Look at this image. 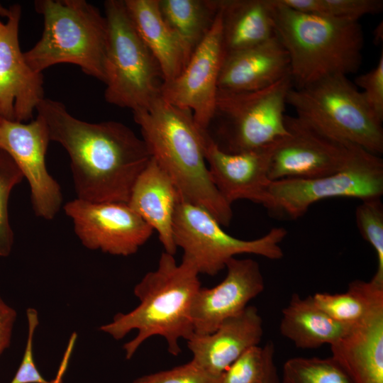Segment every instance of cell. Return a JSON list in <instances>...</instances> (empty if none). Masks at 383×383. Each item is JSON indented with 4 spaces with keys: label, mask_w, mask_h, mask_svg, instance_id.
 <instances>
[{
    "label": "cell",
    "mask_w": 383,
    "mask_h": 383,
    "mask_svg": "<svg viewBox=\"0 0 383 383\" xmlns=\"http://www.w3.org/2000/svg\"><path fill=\"white\" fill-rule=\"evenodd\" d=\"M295 11L357 23L362 16L383 9L382 0H280Z\"/></svg>",
    "instance_id": "83f0119b"
},
{
    "label": "cell",
    "mask_w": 383,
    "mask_h": 383,
    "mask_svg": "<svg viewBox=\"0 0 383 383\" xmlns=\"http://www.w3.org/2000/svg\"><path fill=\"white\" fill-rule=\"evenodd\" d=\"M180 194L161 166L151 159L132 188L128 206L158 234L164 251L174 255L173 226Z\"/></svg>",
    "instance_id": "ffe728a7"
},
{
    "label": "cell",
    "mask_w": 383,
    "mask_h": 383,
    "mask_svg": "<svg viewBox=\"0 0 383 383\" xmlns=\"http://www.w3.org/2000/svg\"><path fill=\"white\" fill-rule=\"evenodd\" d=\"M224 55L275 36L271 0H221Z\"/></svg>",
    "instance_id": "603a6c76"
},
{
    "label": "cell",
    "mask_w": 383,
    "mask_h": 383,
    "mask_svg": "<svg viewBox=\"0 0 383 383\" xmlns=\"http://www.w3.org/2000/svg\"><path fill=\"white\" fill-rule=\"evenodd\" d=\"M223 57L220 8L212 28L181 74L161 86L160 96L170 104L191 111L203 131H206L214 112Z\"/></svg>",
    "instance_id": "5bb4252c"
},
{
    "label": "cell",
    "mask_w": 383,
    "mask_h": 383,
    "mask_svg": "<svg viewBox=\"0 0 383 383\" xmlns=\"http://www.w3.org/2000/svg\"><path fill=\"white\" fill-rule=\"evenodd\" d=\"M50 141L46 124L38 115L29 123L0 118V149L11 156L27 179L35 213L46 220L55 216L62 201L60 187L45 165Z\"/></svg>",
    "instance_id": "4fadbf2b"
},
{
    "label": "cell",
    "mask_w": 383,
    "mask_h": 383,
    "mask_svg": "<svg viewBox=\"0 0 383 383\" xmlns=\"http://www.w3.org/2000/svg\"><path fill=\"white\" fill-rule=\"evenodd\" d=\"M28 336L20 365L10 383H59L46 380L38 371L33 357V339L39 324L38 311L33 308L26 310Z\"/></svg>",
    "instance_id": "d6a6232c"
},
{
    "label": "cell",
    "mask_w": 383,
    "mask_h": 383,
    "mask_svg": "<svg viewBox=\"0 0 383 383\" xmlns=\"http://www.w3.org/2000/svg\"><path fill=\"white\" fill-rule=\"evenodd\" d=\"M138 35L157 60L163 82L178 77L192 52L167 24L158 0H123Z\"/></svg>",
    "instance_id": "7402d4cb"
},
{
    "label": "cell",
    "mask_w": 383,
    "mask_h": 383,
    "mask_svg": "<svg viewBox=\"0 0 383 383\" xmlns=\"http://www.w3.org/2000/svg\"><path fill=\"white\" fill-rule=\"evenodd\" d=\"M34 7L43 18V30L40 40L23 52L28 65L43 73L57 64H73L104 83L105 16L85 0H37Z\"/></svg>",
    "instance_id": "5b68a950"
},
{
    "label": "cell",
    "mask_w": 383,
    "mask_h": 383,
    "mask_svg": "<svg viewBox=\"0 0 383 383\" xmlns=\"http://www.w3.org/2000/svg\"><path fill=\"white\" fill-rule=\"evenodd\" d=\"M267 370V349L254 345L246 350L227 369L221 383H264Z\"/></svg>",
    "instance_id": "4dcf8cb0"
},
{
    "label": "cell",
    "mask_w": 383,
    "mask_h": 383,
    "mask_svg": "<svg viewBox=\"0 0 383 383\" xmlns=\"http://www.w3.org/2000/svg\"><path fill=\"white\" fill-rule=\"evenodd\" d=\"M265 345L267 349V370L264 383H281L274 362V345L269 341Z\"/></svg>",
    "instance_id": "d590c367"
},
{
    "label": "cell",
    "mask_w": 383,
    "mask_h": 383,
    "mask_svg": "<svg viewBox=\"0 0 383 383\" xmlns=\"http://www.w3.org/2000/svg\"><path fill=\"white\" fill-rule=\"evenodd\" d=\"M292 88L288 74L257 91L218 90L206 133L227 153L242 152L274 142L288 134L284 112Z\"/></svg>",
    "instance_id": "ba28073f"
},
{
    "label": "cell",
    "mask_w": 383,
    "mask_h": 383,
    "mask_svg": "<svg viewBox=\"0 0 383 383\" xmlns=\"http://www.w3.org/2000/svg\"><path fill=\"white\" fill-rule=\"evenodd\" d=\"M23 178V175L13 160L0 149V257H7L12 250L13 233L9 218V199L13 188Z\"/></svg>",
    "instance_id": "f546056e"
},
{
    "label": "cell",
    "mask_w": 383,
    "mask_h": 383,
    "mask_svg": "<svg viewBox=\"0 0 383 383\" xmlns=\"http://www.w3.org/2000/svg\"><path fill=\"white\" fill-rule=\"evenodd\" d=\"M16 318V311L0 296V357L11 345Z\"/></svg>",
    "instance_id": "e575fe53"
},
{
    "label": "cell",
    "mask_w": 383,
    "mask_h": 383,
    "mask_svg": "<svg viewBox=\"0 0 383 383\" xmlns=\"http://www.w3.org/2000/svg\"><path fill=\"white\" fill-rule=\"evenodd\" d=\"M221 0H158L162 16L193 53L212 28Z\"/></svg>",
    "instance_id": "d4e9b609"
},
{
    "label": "cell",
    "mask_w": 383,
    "mask_h": 383,
    "mask_svg": "<svg viewBox=\"0 0 383 383\" xmlns=\"http://www.w3.org/2000/svg\"><path fill=\"white\" fill-rule=\"evenodd\" d=\"M205 157L211 178L231 205L245 199L261 204L270 183L269 171L274 143L238 153L221 150L204 131Z\"/></svg>",
    "instance_id": "e0dca14e"
},
{
    "label": "cell",
    "mask_w": 383,
    "mask_h": 383,
    "mask_svg": "<svg viewBox=\"0 0 383 383\" xmlns=\"http://www.w3.org/2000/svg\"><path fill=\"white\" fill-rule=\"evenodd\" d=\"M351 327L330 317L315 304L311 296L304 298L294 293L282 311L279 331L296 348L314 349L331 345Z\"/></svg>",
    "instance_id": "cb8c5ba5"
},
{
    "label": "cell",
    "mask_w": 383,
    "mask_h": 383,
    "mask_svg": "<svg viewBox=\"0 0 383 383\" xmlns=\"http://www.w3.org/2000/svg\"><path fill=\"white\" fill-rule=\"evenodd\" d=\"M383 194V160L357 146L341 170L313 179L271 181L261 204L272 217L296 220L319 201L348 197L360 201Z\"/></svg>",
    "instance_id": "9c48e42d"
},
{
    "label": "cell",
    "mask_w": 383,
    "mask_h": 383,
    "mask_svg": "<svg viewBox=\"0 0 383 383\" xmlns=\"http://www.w3.org/2000/svg\"><path fill=\"white\" fill-rule=\"evenodd\" d=\"M177 248L183 250L182 260L192 263L200 274L214 276L227 262L240 254H253L270 260L283 255L280 243L287 234L285 228H272L254 240H242L223 230L222 226L204 208L180 199L173 226Z\"/></svg>",
    "instance_id": "30bf717a"
},
{
    "label": "cell",
    "mask_w": 383,
    "mask_h": 383,
    "mask_svg": "<svg viewBox=\"0 0 383 383\" xmlns=\"http://www.w3.org/2000/svg\"><path fill=\"white\" fill-rule=\"evenodd\" d=\"M9 13V9L4 7L0 4V16L7 17Z\"/></svg>",
    "instance_id": "74e56055"
},
{
    "label": "cell",
    "mask_w": 383,
    "mask_h": 383,
    "mask_svg": "<svg viewBox=\"0 0 383 383\" xmlns=\"http://www.w3.org/2000/svg\"><path fill=\"white\" fill-rule=\"evenodd\" d=\"M311 297L315 304L333 319L353 326L383 306V284L372 279L368 282L356 279L348 284L345 292H318Z\"/></svg>",
    "instance_id": "484cf974"
},
{
    "label": "cell",
    "mask_w": 383,
    "mask_h": 383,
    "mask_svg": "<svg viewBox=\"0 0 383 383\" xmlns=\"http://www.w3.org/2000/svg\"><path fill=\"white\" fill-rule=\"evenodd\" d=\"M330 346L331 356L355 383H383V306Z\"/></svg>",
    "instance_id": "44dd1931"
},
{
    "label": "cell",
    "mask_w": 383,
    "mask_h": 383,
    "mask_svg": "<svg viewBox=\"0 0 383 383\" xmlns=\"http://www.w3.org/2000/svg\"><path fill=\"white\" fill-rule=\"evenodd\" d=\"M104 5L108 27L105 100L132 111L146 109L160 96V66L136 31L124 1L107 0Z\"/></svg>",
    "instance_id": "8992f818"
},
{
    "label": "cell",
    "mask_w": 383,
    "mask_h": 383,
    "mask_svg": "<svg viewBox=\"0 0 383 383\" xmlns=\"http://www.w3.org/2000/svg\"><path fill=\"white\" fill-rule=\"evenodd\" d=\"M356 84L376 118L383 122V53L375 67L355 78Z\"/></svg>",
    "instance_id": "836d02e7"
},
{
    "label": "cell",
    "mask_w": 383,
    "mask_h": 383,
    "mask_svg": "<svg viewBox=\"0 0 383 383\" xmlns=\"http://www.w3.org/2000/svg\"><path fill=\"white\" fill-rule=\"evenodd\" d=\"M288 134L274 143L269 179H313L335 173L357 145L333 138L298 116L286 115Z\"/></svg>",
    "instance_id": "8fae6325"
},
{
    "label": "cell",
    "mask_w": 383,
    "mask_h": 383,
    "mask_svg": "<svg viewBox=\"0 0 383 383\" xmlns=\"http://www.w3.org/2000/svg\"><path fill=\"white\" fill-rule=\"evenodd\" d=\"M374 42L375 44H380L383 40V24L379 23L373 31Z\"/></svg>",
    "instance_id": "8d00e7d4"
},
{
    "label": "cell",
    "mask_w": 383,
    "mask_h": 383,
    "mask_svg": "<svg viewBox=\"0 0 383 383\" xmlns=\"http://www.w3.org/2000/svg\"><path fill=\"white\" fill-rule=\"evenodd\" d=\"M281 383H355L348 372L331 356L295 357L283 365Z\"/></svg>",
    "instance_id": "4316f807"
},
{
    "label": "cell",
    "mask_w": 383,
    "mask_h": 383,
    "mask_svg": "<svg viewBox=\"0 0 383 383\" xmlns=\"http://www.w3.org/2000/svg\"><path fill=\"white\" fill-rule=\"evenodd\" d=\"M222 377L211 374L193 361L141 376L133 383H221Z\"/></svg>",
    "instance_id": "1f68e13d"
},
{
    "label": "cell",
    "mask_w": 383,
    "mask_h": 383,
    "mask_svg": "<svg viewBox=\"0 0 383 383\" xmlns=\"http://www.w3.org/2000/svg\"><path fill=\"white\" fill-rule=\"evenodd\" d=\"M289 74L288 54L277 38L224 55L218 90L243 92L268 87Z\"/></svg>",
    "instance_id": "d6986e66"
},
{
    "label": "cell",
    "mask_w": 383,
    "mask_h": 383,
    "mask_svg": "<svg viewBox=\"0 0 383 383\" xmlns=\"http://www.w3.org/2000/svg\"><path fill=\"white\" fill-rule=\"evenodd\" d=\"M83 245L113 255L137 252L154 231L126 203L76 199L64 206Z\"/></svg>",
    "instance_id": "7c38bea8"
},
{
    "label": "cell",
    "mask_w": 383,
    "mask_h": 383,
    "mask_svg": "<svg viewBox=\"0 0 383 383\" xmlns=\"http://www.w3.org/2000/svg\"><path fill=\"white\" fill-rule=\"evenodd\" d=\"M287 104L296 116L322 132L377 155L383 152L382 122L347 76L327 77L299 89L292 88Z\"/></svg>",
    "instance_id": "52a82bcc"
},
{
    "label": "cell",
    "mask_w": 383,
    "mask_h": 383,
    "mask_svg": "<svg viewBox=\"0 0 383 383\" xmlns=\"http://www.w3.org/2000/svg\"><path fill=\"white\" fill-rule=\"evenodd\" d=\"M21 6L9 8L7 21L0 19V118L26 122L45 99L43 73L26 62L18 40Z\"/></svg>",
    "instance_id": "9a60e30c"
},
{
    "label": "cell",
    "mask_w": 383,
    "mask_h": 383,
    "mask_svg": "<svg viewBox=\"0 0 383 383\" xmlns=\"http://www.w3.org/2000/svg\"><path fill=\"white\" fill-rule=\"evenodd\" d=\"M199 273L189 262L178 264L174 255L163 251L155 270L146 273L133 289L140 304L132 311L114 316L99 331L119 340L133 330L136 336L123 345L130 360L148 338L160 335L167 343V351L177 356L180 339L194 334L192 308L201 287Z\"/></svg>",
    "instance_id": "3957f363"
},
{
    "label": "cell",
    "mask_w": 383,
    "mask_h": 383,
    "mask_svg": "<svg viewBox=\"0 0 383 383\" xmlns=\"http://www.w3.org/2000/svg\"><path fill=\"white\" fill-rule=\"evenodd\" d=\"M36 111L50 140L69 155L77 198L128 204L135 180L151 159L143 138L118 121L79 120L57 100L45 98Z\"/></svg>",
    "instance_id": "6da1fadb"
},
{
    "label": "cell",
    "mask_w": 383,
    "mask_h": 383,
    "mask_svg": "<svg viewBox=\"0 0 383 383\" xmlns=\"http://www.w3.org/2000/svg\"><path fill=\"white\" fill-rule=\"evenodd\" d=\"M274 32L289 59L293 89L327 77L353 74L362 60L360 24L292 9L271 0Z\"/></svg>",
    "instance_id": "277c9868"
},
{
    "label": "cell",
    "mask_w": 383,
    "mask_h": 383,
    "mask_svg": "<svg viewBox=\"0 0 383 383\" xmlns=\"http://www.w3.org/2000/svg\"><path fill=\"white\" fill-rule=\"evenodd\" d=\"M263 335V321L257 309L248 306L242 312L224 321L210 334L187 340L195 364L222 377L227 369L249 348L258 345Z\"/></svg>",
    "instance_id": "ac0fdd59"
},
{
    "label": "cell",
    "mask_w": 383,
    "mask_h": 383,
    "mask_svg": "<svg viewBox=\"0 0 383 383\" xmlns=\"http://www.w3.org/2000/svg\"><path fill=\"white\" fill-rule=\"evenodd\" d=\"M133 114L151 157L171 177L182 199L206 209L221 226H229L232 205L212 182L205 157L204 131L192 111L160 96L148 109Z\"/></svg>",
    "instance_id": "7a4b0ae2"
},
{
    "label": "cell",
    "mask_w": 383,
    "mask_h": 383,
    "mask_svg": "<svg viewBox=\"0 0 383 383\" xmlns=\"http://www.w3.org/2000/svg\"><path fill=\"white\" fill-rule=\"evenodd\" d=\"M357 226L374 250L377 268L372 280L383 284V204L381 198L361 201L355 211Z\"/></svg>",
    "instance_id": "f1b7e54d"
},
{
    "label": "cell",
    "mask_w": 383,
    "mask_h": 383,
    "mask_svg": "<svg viewBox=\"0 0 383 383\" xmlns=\"http://www.w3.org/2000/svg\"><path fill=\"white\" fill-rule=\"evenodd\" d=\"M225 278L211 288L200 287L192 308L194 333L215 331L226 320L238 315L261 294L265 282L259 263L250 258L230 259Z\"/></svg>",
    "instance_id": "2e32d148"
}]
</instances>
